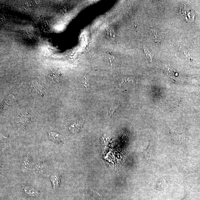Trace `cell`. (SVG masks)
Masks as SVG:
<instances>
[{
    "label": "cell",
    "instance_id": "cell-1",
    "mask_svg": "<svg viewBox=\"0 0 200 200\" xmlns=\"http://www.w3.org/2000/svg\"><path fill=\"white\" fill-rule=\"evenodd\" d=\"M179 14L186 21L193 22L195 20V14L192 9L185 5L180 8Z\"/></svg>",
    "mask_w": 200,
    "mask_h": 200
},
{
    "label": "cell",
    "instance_id": "cell-2",
    "mask_svg": "<svg viewBox=\"0 0 200 200\" xmlns=\"http://www.w3.org/2000/svg\"><path fill=\"white\" fill-rule=\"evenodd\" d=\"M30 120L31 118L29 117L28 115H20L16 120V122L19 128L25 129L29 123Z\"/></svg>",
    "mask_w": 200,
    "mask_h": 200
},
{
    "label": "cell",
    "instance_id": "cell-3",
    "mask_svg": "<svg viewBox=\"0 0 200 200\" xmlns=\"http://www.w3.org/2000/svg\"><path fill=\"white\" fill-rule=\"evenodd\" d=\"M48 171V166L45 163L41 162L36 165L33 169V172L37 175H42Z\"/></svg>",
    "mask_w": 200,
    "mask_h": 200
},
{
    "label": "cell",
    "instance_id": "cell-4",
    "mask_svg": "<svg viewBox=\"0 0 200 200\" xmlns=\"http://www.w3.org/2000/svg\"><path fill=\"white\" fill-rule=\"evenodd\" d=\"M143 158L147 161H150L153 158V155L152 152V148L150 143L147 148L141 153H139Z\"/></svg>",
    "mask_w": 200,
    "mask_h": 200
},
{
    "label": "cell",
    "instance_id": "cell-5",
    "mask_svg": "<svg viewBox=\"0 0 200 200\" xmlns=\"http://www.w3.org/2000/svg\"><path fill=\"white\" fill-rule=\"evenodd\" d=\"M50 179L53 189H55L59 186V184L61 183V177L58 174H54L51 176Z\"/></svg>",
    "mask_w": 200,
    "mask_h": 200
},
{
    "label": "cell",
    "instance_id": "cell-6",
    "mask_svg": "<svg viewBox=\"0 0 200 200\" xmlns=\"http://www.w3.org/2000/svg\"><path fill=\"white\" fill-rule=\"evenodd\" d=\"M31 160L29 157L25 156L22 161V171L23 172H26L31 168Z\"/></svg>",
    "mask_w": 200,
    "mask_h": 200
},
{
    "label": "cell",
    "instance_id": "cell-7",
    "mask_svg": "<svg viewBox=\"0 0 200 200\" xmlns=\"http://www.w3.org/2000/svg\"><path fill=\"white\" fill-rule=\"evenodd\" d=\"M23 189L25 192L29 196H36L38 195L37 190L32 187L26 186L23 187Z\"/></svg>",
    "mask_w": 200,
    "mask_h": 200
},
{
    "label": "cell",
    "instance_id": "cell-8",
    "mask_svg": "<svg viewBox=\"0 0 200 200\" xmlns=\"http://www.w3.org/2000/svg\"><path fill=\"white\" fill-rule=\"evenodd\" d=\"M48 134L49 138L53 142L60 144L62 142L61 140V136L58 133L50 132Z\"/></svg>",
    "mask_w": 200,
    "mask_h": 200
},
{
    "label": "cell",
    "instance_id": "cell-9",
    "mask_svg": "<svg viewBox=\"0 0 200 200\" xmlns=\"http://www.w3.org/2000/svg\"><path fill=\"white\" fill-rule=\"evenodd\" d=\"M165 71L169 77L171 78H174L177 76V73L173 68L169 66H165Z\"/></svg>",
    "mask_w": 200,
    "mask_h": 200
},
{
    "label": "cell",
    "instance_id": "cell-10",
    "mask_svg": "<svg viewBox=\"0 0 200 200\" xmlns=\"http://www.w3.org/2000/svg\"><path fill=\"white\" fill-rule=\"evenodd\" d=\"M47 77L49 80L52 82H58V74L53 71H51L47 74Z\"/></svg>",
    "mask_w": 200,
    "mask_h": 200
},
{
    "label": "cell",
    "instance_id": "cell-11",
    "mask_svg": "<svg viewBox=\"0 0 200 200\" xmlns=\"http://www.w3.org/2000/svg\"><path fill=\"white\" fill-rule=\"evenodd\" d=\"M81 125L79 124L74 123V124L71 125L69 129L71 132L73 133H76L78 132L81 128Z\"/></svg>",
    "mask_w": 200,
    "mask_h": 200
},
{
    "label": "cell",
    "instance_id": "cell-12",
    "mask_svg": "<svg viewBox=\"0 0 200 200\" xmlns=\"http://www.w3.org/2000/svg\"><path fill=\"white\" fill-rule=\"evenodd\" d=\"M119 106H120V105H117L112 106V107L108 111V114L109 116L111 117H112V116L114 115V113H115L117 109H118Z\"/></svg>",
    "mask_w": 200,
    "mask_h": 200
}]
</instances>
